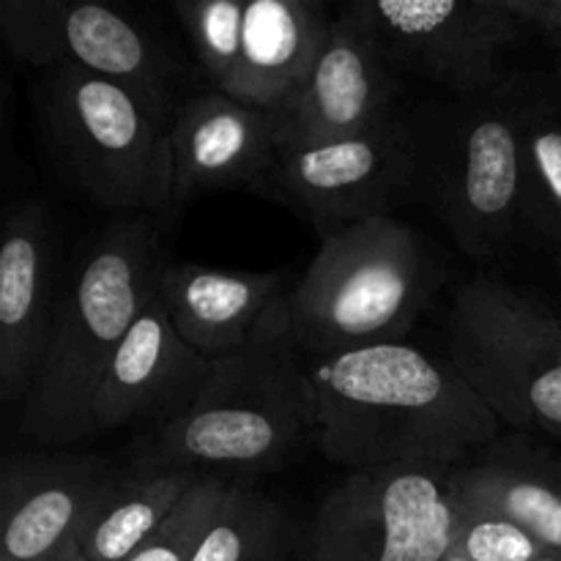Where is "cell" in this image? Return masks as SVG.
<instances>
[{"mask_svg":"<svg viewBox=\"0 0 561 561\" xmlns=\"http://www.w3.org/2000/svg\"><path fill=\"white\" fill-rule=\"evenodd\" d=\"M453 551L469 561H535L546 553L520 526L488 513H458Z\"/></svg>","mask_w":561,"mask_h":561,"instance_id":"24","label":"cell"},{"mask_svg":"<svg viewBox=\"0 0 561 561\" xmlns=\"http://www.w3.org/2000/svg\"><path fill=\"white\" fill-rule=\"evenodd\" d=\"M75 561H88V559H82V557H77V559H75Z\"/></svg>","mask_w":561,"mask_h":561,"instance_id":"28","label":"cell"},{"mask_svg":"<svg viewBox=\"0 0 561 561\" xmlns=\"http://www.w3.org/2000/svg\"><path fill=\"white\" fill-rule=\"evenodd\" d=\"M307 376L312 442L354 471L447 474L496 442L502 427L453 362L403 340L307 356Z\"/></svg>","mask_w":561,"mask_h":561,"instance_id":"1","label":"cell"},{"mask_svg":"<svg viewBox=\"0 0 561 561\" xmlns=\"http://www.w3.org/2000/svg\"><path fill=\"white\" fill-rule=\"evenodd\" d=\"M159 236L148 217L107 225L88 241L60 283L42 367L20 405V433L38 444L91 438L88 409L104 367L162 272Z\"/></svg>","mask_w":561,"mask_h":561,"instance_id":"3","label":"cell"},{"mask_svg":"<svg viewBox=\"0 0 561 561\" xmlns=\"http://www.w3.org/2000/svg\"><path fill=\"white\" fill-rule=\"evenodd\" d=\"M542 36L548 38V42L553 44V47H559L561 49V22L559 25H551V27H546V31H540Z\"/></svg>","mask_w":561,"mask_h":561,"instance_id":"25","label":"cell"},{"mask_svg":"<svg viewBox=\"0 0 561 561\" xmlns=\"http://www.w3.org/2000/svg\"><path fill=\"white\" fill-rule=\"evenodd\" d=\"M283 274L225 272L203 263H164L157 296L175 332L208 359L255 340L288 305Z\"/></svg>","mask_w":561,"mask_h":561,"instance_id":"18","label":"cell"},{"mask_svg":"<svg viewBox=\"0 0 561 561\" xmlns=\"http://www.w3.org/2000/svg\"><path fill=\"white\" fill-rule=\"evenodd\" d=\"M409 201L422 203L474 261L515 244L524 222L513 80L493 93L427 99L400 110Z\"/></svg>","mask_w":561,"mask_h":561,"instance_id":"4","label":"cell"},{"mask_svg":"<svg viewBox=\"0 0 561 561\" xmlns=\"http://www.w3.org/2000/svg\"><path fill=\"white\" fill-rule=\"evenodd\" d=\"M203 480L195 469H146L118 474L82 537L88 561H129L162 529L181 499Z\"/></svg>","mask_w":561,"mask_h":561,"instance_id":"20","label":"cell"},{"mask_svg":"<svg viewBox=\"0 0 561 561\" xmlns=\"http://www.w3.org/2000/svg\"><path fill=\"white\" fill-rule=\"evenodd\" d=\"M211 370V359L192 348L153 294L121 340L93 389L88 425L91 438L131 422L153 427L179 414Z\"/></svg>","mask_w":561,"mask_h":561,"instance_id":"16","label":"cell"},{"mask_svg":"<svg viewBox=\"0 0 561 561\" xmlns=\"http://www.w3.org/2000/svg\"><path fill=\"white\" fill-rule=\"evenodd\" d=\"M447 359L504 425L561 438V321L493 277L455 294Z\"/></svg>","mask_w":561,"mask_h":561,"instance_id":"7","label":"cell"},{"mask_svg":"<svg viewBox=\"0 0 561 561\" xmlns=\"http://www.w3.org/2000/svg\"><path fill=\"white\" fill-rule=\"evenodd\" d=\"M455 531L442 471H354L321 502L296 561H444Z\"/></svg>","mask_w":561,"mask_h":561,"instance_id":"10","label":"cell"},{"mask_svg":"<svg viewBox=\"0 0 561 561\" xmlns=\"http://www.w3.org/2000/svg\"><path fill=\"white\" fill-rule=\"evenodd\" d=\"M299 529L277 499L230 482L192 561H296Z\"/></svg>","mask_w":561,"mask_h":561,"instance_id":"22","label":"cell"},{"mask_svg":"<svg viewBox=\"0 0 561 561\" xmlns=\"http://www.w3.org/2000/svg\"><path fill=\"white\" fill-rule=\"evenodd\" d=\"M444 480L455 513L496 515L561 557V458L524 442H493Z\"/></svg>","mask_w":561,"mask_h":561,"instance_id":"19","label":"cell"},{"mask_svg":"<svg viewBox=\"0 0 561 561\" xmlns=\"http://www.w3.org/2000/svg\"><path fill=\"white\" fill-rule=\"evenodd\" d=\"M340 20L400 75H416L458 96L507 85L504 60L526 31L507 0H359L345 5Z\"/></svg>","mask_w":561,"mask_h":561,"instance_id":"8","label":"cell"},{"mask_svg":"<svg viewBox=\"0 0 561 561\" xmlns=\"http://www.w3.org/2000/svg\"><path fill=\"white\" fill-rule=\"evenodd\" d=\"M535 561H561L559 553H542V557H537Z\"/></svg>","mask_w":561,"mask_h":561,"instance_id":"26","label":"cell"},{"mask_svg":"<svg viewBox=\"0 0 561 561\" xmlns=\"http://www.w3.org/2000/svg\"><path fill=\"white\" fill-rule=\"evenodd\" d=\"M513 91L524 222L561 241V88L546 77H520Z\"/></svg>","mask_w":561,"mask_h":561,"instance_id":"21","label":"cell"},{"mask_svg":"<svg viewBox=\"0 0 561 561\" xmlns=\"http://www.w3.org/2000/svg\"><path fill=\"white\" fill-rule=\"evenodd\" d=\"M175 14L214 91L266 110L294 96L334 22L310 0H181Z\"/></svg>","mask_w":561,"mask_h":561,"instance_id":"9","label":"cell"},{"mask_svg":"<svg viewBox=\"0 0 561 561\" xmlns=\"http://www.w3.org/2000/svg\"><path fill=\"white\" fill-rule=\"evenodd\" d=\"M0 31L25 64L121 82L173 110V64L162 44L124 11L69 0H3Z\"/></svg>","mask_w":561,"mask_h":561,"instance_id":"11","label":"cell"},{"mask_svg":"<svg viewBox=\"0 0 561 561\" xmlns=\"http://www.w3.org/2000/svg\"><path fill=\"white\" fill-rule=\"evenodd\" d=\"M121 471L99 458H9L0 477V561H75Z\"/></svg>","mask_w":561,"mask_h":561,"instance_id":"13","label":"cell"},{"mask_svg":"<svg viewBox=\"0 0 561 561\" xmlns=\"http://www.w3.org/2000/svg\"><path fill=\"white\" fill-rule=\"evenodd\" d=\"M400 71L334 16L327 47L294 96L274 110L279 148L323 146L376 129L398 113Z\"/></svg>","mask_w":561,"mask_h":561,"instance_id":"14","label":"cell"},{"mask_svg":"<svg viewBox=\"0 0 561 561\" xmlns=\"http://www.w3.org/2000/svg\"><path fill=\"white\" fill-rule=\"evenodd\" d=\"M230 482L219 474H203V480L181 499L175 513L162 529L140 548L129 561H192L214 515L228 496Z\"/></svg>","mask_w":561,"mask_h":561,"instance_id":"23","label":"cell"},{"mask_svg":"<svg viewBox=\"0 0 561 561\" xmlns=\"http://www.w3.org/2000/svg\"><path fill=\"white\" fill-rule=\"evenodd\" d=\"M444 561H469L466 557H460V553H455V551H449V557L444 559Z\"/></svg>","mask_w":561,"mask_h":561,"instance_id":"27","label":"cell"},{"mask_svg":"<svg viewBox=\"0 0 561 561\" xmlns=\"http://www.w3.org/2000/svg\"><path fill=\"white\" fill-rule=\"evenodd\" d=\"M436 266L414 228L392 214L321 239L288 294L307 356H334L405 337L436 290Z\"/></svg>","mask_w":561,"mask_h":561,"instance_id":"6","label":"cell"},{"mask_svg":"<svg viewBox=\"0 0 561 561\" xmlns=\"http://www.w3.org/2000/svg\"><path fill=\"white\" fill-rule=\"evenodd\" d=\"M53 214L38 201L16 203L0 244V398L22 405L42 367L60 296Z\"/></svg>","mask_w":561,"mask_h":561,"instance_id":"15","label":"cell"},{"mask_svg":"<svg viewBox=\"0 0 561 561\" xmlns=\"http://www.w3.org/2000/svg\"><path fill=\"white\" fill-rule=\"evenodd\" d=\"M42 146L60 179L113 211L173 208V110L82 71H44L33 88Z\"/></svg>","mask_w":561,"mask_h":561,"instance_id":"5","label":"cell"},{"mask_svg":"<svg viewBox=\"0 0 561 561\" xmlns=\"http://www.w3.org/2000/svg\"><path fill=\"white\" fill-rule=\"evenodd\" d=\"M173 206L208 190L263 192L279 151L274 110L219 91L190 96L173 115Z\"/></svg>","mask_w":561,"mask_h":561,"instance_id":"17","label":"cell"},{"mask_svg":"<svg viewBox=\"0 0 561 561\" xmlns=\"http://www.w3.org/2000/svg\"><path fill=\"white\" fill-rule=\"evenodd\" d=\"M400 110L376 129L348 140L279 148L261 195L288 203L321 239L389 214L394 203L409 201L411 184Z\"/></svg>","mask_w":561,"mask_h":561,"instance_id":"12","label":"cell"},{"mask_svg":"<svg viewBox=\"0 0 561 561\" xmlns=\"http://www.w3.org/2000/svg\"><path fill=\"white\" fill-rule=\"evenodd\" d=\"M310 438L307 354L285 305L255 340L211 359L195 398L140 444L137 466L263 474L283 469Z\"/></svg>","mask_w":561,"mask_h":561,"instance_id":"2","label":"cell"}]
</instances>
